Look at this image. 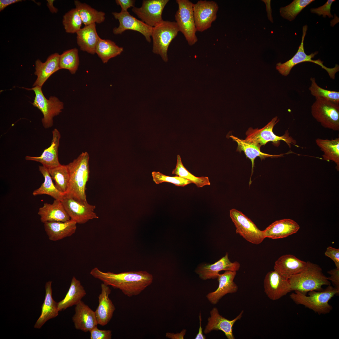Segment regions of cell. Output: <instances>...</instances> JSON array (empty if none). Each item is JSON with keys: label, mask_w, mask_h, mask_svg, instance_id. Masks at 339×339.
<instances>
[{"label": "cell", "mask_w": 339, "mask_h": 339, "mask_svg": "<svg viewBox=\"0 0 339 339\" xmlns=\"http://www.w3.org/2000/svg\"><path fill=\"white\" fill-rule=\"evenodd\" d=\"M77 43L81 50L91 54L95 53V48L100 37L95 24L85 26L76 33Z\"/></svg>", "instance_id": "obj_29"}, {"label": "cell", "mask_w": 339, "mask_h": 339, "mask_svg": "<svg viewBox=\"0 0 339 339\" xmlns=\"http://www.w3.org/2000/svg\"><path fill=\"white\" fill-rule=\"evenodd\" d=\"M52 137L51 145L44 150L39 157L26 156L25 159L39 162L48 169L59 166L60 164L58 157V149L60 144L61 134L56 128L52 131Z\"/></svg>", "instance_id": "obj_19"}, {"label": "cell", "mask_w": 339, "mask_h": 339, "mask_svg": "<svg viewBox=\"0 0 339 339\" xmlns=\"http://www.w3.org/2000/svg\"><path fill=\"white\" fill-rule=\"evenodd\" d=\"M41 221L66 222L71 219L61 201L55 199L52 204L45 203L39 209Z\"/></svg>", "instance_id": "obj_26"}, {"label": "cell", "mask_w": 339, "mask_h": 339, "mask_svg": "<svg viewBox=\"0 0 339 339\" xmlns=\"http://www.w3.org/2000/svg\"><path fill=\"white\" fill-rule=\"evenodd\" d=\"M59 56L60 55L58 53H55L48 56L44 62H42L39 59L36 61L34 74L37 76V78L33 87H42L51 75L60 70Z\"/></svg>", "instance_id": "obj_25"}, {"label": "cell", "mask_w": 339, "mask_h": 339, "mask_svg": "<svg viewBox=\"0 0 339 339\" xmlns=\"http://www.w3.org/2000/svg\"><path fill=\"white\" fill-rule=\"evenodd\" d=\"M123 51V48L117 45L114 41L100 37L95 48V53L104 63H107L111 58L120 55Z\"/></svg>", "instance_id": "obj_35"}, {"label": "cell", "mask_w": 339, "mask_h": 339, "mask_svg": "<svg viewBox=\"0 0 339 339\" xmlns=\"http://www.w3.org/2000/svg\"><path fill=\"white\" fill-rule=\"evenodd\" d=\"M101 288V292L98 297L99 304L95 312L98 324L104 326L111 319L116 308L109 298L111 290L108 285L103 283Z\"/></svg>", "instance_id": "obj_23"}, {"label": "cell", "mask_w": 339, "mask_h": 339, "mask_svg": "<svg viewBox=\"0 0 339 339\" xmlns=\"http://www.w3.org/2000/svg\"><path fill=\"white\" fill-rule=\"evenodd\" d=\"M311 84L309 88L311 94L316 100L322 99L339 104V92L326 90L319 86L314 78H311Z\"/></svg>", "instance_id": "obj_41"}, {"label": "cell", "mask_w": 339, "mask_h": 339, "mask_svg": "<svg viewBox=\"0 0 339 339\" xmlns=\"http://www.w3.org/2000/svg\"><path fill=\"white\" fill-rule=\"evenodd\" d=\"M89 332L91 339H111L112 338L111 331L100 330L97 326L93 328Z\"/></svg>", "instance_id": "obj_44"}, {"label": "cell", "mask_w": 339, "mask_h": 339, "mask_svg": "<svg viewBox=\"0 0 339 339\" xmlns=\"http://www.w3.org/2000/svg\"><path fill=\"white\" fill-rule=\"evenodd\" d=\"M172 174L188 180L192 183L195 184L197 187H202L206 185H210L211 184L208 177H197L190 172L183 165L181 157L179 155H177L176 167L173 170Z\"/></svg>", "instance_id": "obj_37"}, {"label": "cell", "mask_w": 339, "mask_h": 339, "mask_svg": "<svg viewBox=\"0 0 339 339\" xmlns=\"http://www.w3.org/2000/svg\"><path fill=\"white\" fill-rule=\"evenodd\" d=\"M115 19H118L119 25L118 27H115L113 32L115 35L121 34L125 30H131L141 33L145 37L147 41L151 42V37L153 27L139 20L131 15L128 12L121 11L112 13Z\"/></svg>", "instance_id": "obj_15"}, {"label": "cell", "mask_w": 339, "mask_h": 339, "mask_svg": "<svg viewBox=\"0 0 339 339\" xmlns=\"http://www.w3.org/2000/svg\"><path fill=\"white\" fill-rule=\"evenodd\" d=\"M315 142L317 145L323 152L322 155L324 160L333 161L336 164V169L339 170V138L328 140L316 139Z\"/></svg>", "instance_id": "obj_33"}, {"label": "cell", "mask_w": 339, "mask_h": 339, "mask_svg": "<svg viewBox=\"0 0 339 339\" xmlns=\"http://www.w3.org/2000/svg\"><path fill=\"white\" fill-rule=\"evenodd\" d=\"M61 201L71 219L77 223L83 224L90 220L99 218L94 212V205L80 202L65 195Z\"/></svg>", "instance_id": "obj_14"}, {"label": "cell", "mask_w": 339, "mask_h": 339, "mask_svg": "<svg viewBox=\"0 0 339 339\" xmlns=\"http://www.w3.org/2000/svg\"><path fill=\"white\" fill-rule=\"evenodd\" d=\"M169 1V0H144L141 7H134L132 11L142 21L153 27L164 20L162 12Z\"/></svg>", "instance_id": "obj_12"}, {"label": "cell", "mask_w": 339, "mask_h": 339, "mask_svg": "<svg viewBox=\"0 0 339 339\" xmlns=\"http://www.w3.org/2000/svg\"><path fill=\"white\" fill-rule=\"evenodd\" d=\"M152 174L153 180L156 184L167 182L174 184L176 186L184 187L192 183L188 180L177 175L170 176L156 171L153 172Z\"/></svg>", "instance_id": "obj_42"}, {"label": "cell", "mask_w": 339, "mask_h": 339, "mask_svg": "<svg viewBox=\"0 0 339 339\" xmlns=\"http://www.w3.org/2000/svg\"><path fill=\"white\" fill-rule=\"evenodd\" d=\"M21 1L22 0H0V11H2L10 4Z\"/></svg>", "instance_id": "obj_49"}, {"label": "cell", "mask_w": 339, "mask_h": 339, "mask_svg": "<svg viewBox=\"0 0 339 339\" xmlns=\"http://www.w3.org/2000/svg\"><path fill=\"white\" fill-rule=\"evenodd\" d=\"M325 255L334 262L336 268L339 269V249L331 246L328 247L325 252Z\"/></svg>", "instance_id": "obj_45"}, {"label": "cell", "mask_w": 339, "mask_h": 339, "mask_svg": "<svg viewBox=\"0 0 339 339\" xmlns=\"http://www.w3.org/2000/svg\"><path fill=\"white\" fill-rule=\"evenodd\" d=\"M51 283L50 281L46 283L45 297L41 306V314L34 326L35 328H40L48 320L56 317L58 314L57 303L52 297Z\"/></svg>", "instance_id": "obj_28"}, {"label": "cell", "mask_w": 339, "mask_h": 339, "mask_svg": "<svg viewBox=\"0 0 339 339\" xmlns=\"http://www.w3.org/2000/svg\"><path fill=\"white\" fill-rule=\"evenodd\" d=\"M236 272L225 271L223 274H219L217 277L219 282L217 289L206 295L207 299L211 303L213 304H216L226 294L234 293L237 292L238 286L234 281Z\"/></svg>", "instance_id": "obj_20"}, {"label": "cell", "mask_w": 339, "mask_h": 339, "mask_svg": "<svg viewBox=\"0 0 339 339\" xmlns=\"http://www.w3.org/2000/svg\"><path fill=\"white\" fill-rule=\"evenodd\" d=\"M306 268L288 279L292 291H298L306 295L312 291H320L323 285H331V282L318 265L307 261Z\"/></svg>", "instance_id": "obj_3"}, {"label": "cell", "mask_w": 339, "mask_h": 339, "mask_svg": "<svg viewBox=\"0 0 339 339\" xmlns=\"http://www.w3.org/2000/svg\"><path fill=\"white\" fill-rule=\"evenodd\" d=\"M186 330L183 329L179 333L175 334L173 333L167 332L166 333L165 336L167 338L171 339H183L184 338V336L186 333Z\"/></svg>", "instance_id": "obj_48"}, {"label": "cell", "mask_w": 339, "mask_h": 339, "mask_svg": "<svg viewBox=\"0 0 339 339\" xmlns=\"http://www.w3.org/2000/svg\"><path fill=\"white\" fill-rule=\"evenodd\" d=\"M339 104L317 99L311 107L313 117L325 128L339 130Z\"/></svg>", "instance_id": "obj_10"}, {"label": "cell", "mask_w": 339, "mask_h": 339, "mask_svg": "<svg viewBox=\"0 0 339 339\" xmlns=\"http://www.w3.org/2000/svg\"><path fill=\"white\" fill-rule=\"evenodd\" d=\"M307 29L308 26L307 25L303 26L301 42L296 53L291 59L285 62L277 63L276 65V69L281 75L286 76L289 74L292 68L295 65L303 62H310L320 66L327 72L331 78L334 79L336 73L339 71L338 65L336 64L333 68L327 67L323 65V62L320 59L315 60L312 59L318 53V51H315L309 55L305 53L304 42Z\"/></svg>", "instance_id": "obj_7"}, {"label": "cell", "mask_w": 339, "mask_h": 339, "mask_svg": "<svg viewBox=\"0 0 339 339\" xmlns=\"http://www.w3.org/2000/svg\"><path fill=\"white\" fill-rule=\"evenodd\" d=\"M86 293L79 280L73 276L69 290L64 299L57 303L58 311H61L76 305L85 296Z\"/></svg>", "instance_id": "obj_30"}, {"label": "cell", "mask_w": 339, "mask_h": 339, "mask_svg": "<svg viewBox=\"0 0 339 339\" xmlns=\"http://www.w3.org/2000/svg\"><path fill=\"white\" fill-rule=\"evenodd\" d=\"M47 5L50 11L52 13H56L58 11V9L53 5L54 0H47Z\"/></svg>", "instance_id": "obj_52"}, {"label": "cell", "mask_w": 339, "mask_h": 339, "mask_svg": "<svg viewBox=\"0 0 339 339\" xmlns=\"http://www.w3.org/2000/svg\"><path fill=\"white\" fill-rule=\"evenodd\" d=\"M294 291L289 296L296 304L303 305L319 315L326 314L331 311L333 308L329 301L335 295L339 294V291L331 285L322 291H309L308 296Z\"/></svg>", "instance_id": "obj_4"}, {"label": "cell", "mask_w": 339, "mask_h": 339, "mask_svg": "<svg viewBox=\"0 0 339 339\" xmlns=\"http://www.w3.org/2000/svg\"><path fill=\"white\" fill-rule=\"evenodd\" d=\"M90 274L103 283L119 289L129 297L140 294L153 282V275L146 271H130L115 273L104 272L97 267L93 269Z\"/></svg>", "instance_id": "obj_1"}, {"label": "cell", "mask_w": 339, "mask_h": 339, "mask_svg": "<svg viewBox=\"0 0 339 339\" xmlns=\"http://www.w3.org/2000/svg\"><path fill=\"white\" fill-rule=\"evenodd\" d=\"M178 9L175 15L179 31L184 36L188 44L191 46L198 41L194 19L193 4L188 0H176Z\"/></svg>", "instance_id": "obj_6"}, {"label": "cell", "mask_w": 339, "mask_h": 339, "mask_svg": "<svg viewBox=\"0 0 339 339\" xmlns=\"http://www.w3.org/2000/svg\"><path fill=\"white\" fill-rule=\"evenodd\" d=\"M264 292L273 301L277 300L292 291L288 279L274 270L268 272L263 281Z\"/></svg>", "instance_id": "obj_16"}, {"label": "cell", "mask_w": 339, "mask_h": 339, "mask_svg": "<svg viewBox=\"0 0 339 339\" xmlns=\"http://www.w3.org/2000/svg\"><path fill=\"white\" fill-rule=\"evenodd\" d=\"M42 87L36 86L27 90H32L35 96L33 105L40 110L43 115L41 122L43 127L46 129L52 127L53 118L59 115L64 108V104L57 97L51 96L49 99L46 98L42 91Z\"/></svg>", "instance_id": "obj_9"}, {"label": "cell", "mask_w": 339, "mask_h": 339, "mask_svg": "<svg viewBox=\"0 0 339 339\" xmlns=\"http://www.w3.org/2000/svg\"><path fill=\"white\" fill-rule=\"evenodd\" d=\"M39 170L43 175L44 180L40 186L33 191L34 196L46 194L52 197L55 199L62 201L65 194L60 191L56 187L48 169L44 166H39Z\"/></svg>", "instance_id": "obj_32"}, {"label": "cell", "mask_w": 339, "mask_h": 339, "mask_svg": "<svg viewBox=\"0 0 339 339\" xmlns=\"http://www.w3.org/2000/svg\"><path fill=\"white\" fill-rule=\"evenodd\" d=\"M238 261L232 262L228 257V253L217 261L211 264L202 265L196 270L200 278L203 280L215 279L222 271H237L240 267Z\"/></svg>", "instance_id": "obj_18"}, {"label": "cell", "mask_w": 339, "mask_h": 339, "mask_svg": "<svg viewBox=\"0 0 339 339\" xmlns=\"http://www.w3.org/2000/svg\"><path fill=\"white\" fill-rule=\"evenodd\" d=\"M335 1V0H328L322 6L317 8H311L310 12L312 13L317 14L319 16L322 15L324 18L326 17V16L329 18H333V16L331 13V7L332 3Z\"/></svg>", "instance_id": "obj_43"}, {"label": "cell", "mask_w": 339, "mask_h": 339, "mask_svg": "<svg viewBox=\"0 0 339 339\" xmlns=\"http://www.w3.org/2000/svg\"><path fill=\"white\" fill-rule=\"evenodd\" d=\"M179 32L178 26L175 21L163 20L153 27L151 35L153 52L159 55L165 62H167L169 46Z\"/></svg>", "instance_id": "obj_5"}, {"label": "cell", "mask_w": 339, "mask_h": 339, "mask_svg": "<svg viewBox=\"0 0 339 339\" xmlns=\"http://www.w3.org/2000/svg\"><path fill=\"white\" fill-rule=\"evenodd\" d=\"M266 5V10L268 19L272 22H273V19L272 15V10L271 8V0H262Z\"/></svg>", "instance_id": "obj_51"}, {"label": "cell", "mask_w": 339, "mask_h": 339, "mask_svg": "<svg viewBox=\"0 0 339 339\" xmlns=\"http://www.w3.org/2000/svg\"><path fill=\"white\" fill-rule=\"evenodd\" d=\"M314 0H294L289 4L279 9L281 16L289 21L294 20L306 6Z\"/></svg>", "instance_id": "obj_39"}, {"label": "cell", "mask_w": 339, "mask_h": 339, "mask_svg": "<svg viewBox=\"0 0 339 339\" xmlns=\"http://www.w3.org/2000/svg\"><path fill=\"white\" fill-rule=\"evenodd\" d=\"M78 51V49L74 48L66 51L60 55V69H67L71 74H75L79 64Z\"/></svg>", "instance_id": "obj_38"}, {"label": "cell", "mask_w": 339, "mask_h": 339, "mask_svg": "<svg viewBox=\"0 0 339 339\" xmlns=\"http://www.w3.org/2000/svg\"><path fill=\"white\" fill-rule=\"evenodd\" d=\"M44 223L49 239L52 241L71 236L77 228V223L71 219L66 222H48Z\"/></svg>", "instance_id": "obj_27"}, {"label": "cell", "mask_w": 339, "mask_h": 339, "mask_svg": "<svg viewBox=\"0 0 339 339\" xmlns=\"http://www.w3.org/2000/svg\"><path fill=\"white\" fill-rule=\"evenodd\" d=\"M74 3L85 26L95 23L100 24L105 20V13L104 12L97 11L89 5L81 3L78 0H75Z\"/></svg>", "instance_id": "obj_34"}, {"label": "cell", "mask_w": 339, "mask_h": 339, "mask_svg": "<svg viewBox=\"0 0 339 339\" xmlns=\"http://www.w3.org/2000/svg\"><path fill=\"white\" fill-rule=\"evenodd\" d=\"M330 276L327 277L328 280H330L333 287L339 291V269L336 268L327 272Z\"/></svg>", "instance_id": "obj_46"}, {"label": "cell", "mask_w": 339, "mask_h": 339, "mask_svg": "<svg viewBox=\"0 0 339 339\" xmlns=\"http://www.w3.org/2000/svg\"><path fill=\"white\" fill-rule=\"evenodd\" d=\"M243 313V310L234 319L229 320L220 315L217 308L213 307L210 311V316L208 318L204 333L207 334L213 331L220 330L223 332L227 339H234L233 327L235 322L242 317Z\"/></svg>", "instance_id": "obj_17"}, {"label": "cell", "mask_w": 339, "mask_h": 339, "mask_svg": "<svg viewBox=\"0 0 339 339\" xmlns=\"http://www.w3.org/2000/svg\"><path fill=\"white\" fill-rule=\"evenodd\" d=\"M229 137L234 141L237 143L238 146L237 151L240 152L241 151H244L246 157L249 158L251 161L252 170L251 174L249 183L250 185L251 184V178L253 173V168L254 167V160L256 157H259L261 159H262L267 157H279L282 156L284 154L277 155H271L264 153L261 151L260 149L261 147L257 145L247 142L245 139H240L232 135L230 136Z\"/></svg>", "instance_id": "obj_31"}, {"label": "cell", "mask_w": 339, "mask_h": 339, "mask_svg": "<svg viewBox=\"0 0 339 339\" xmlns=\"http://www.w3.org/2000/svg\"><path fill=\"white\" fill-rule=\"evenodd\" d=\"M199 328L198 330V333L197 334L195 339H205L206 338V336L203 335L202 331V328L201 325L202 317L201 312H200L199 313Z\"/></svg>", "instance_id": "obj_50"}, {"label": "cell", "mask_w": 339, "mask_h": 339, "mask_svg": "<svg viewBox=\"0 0 339 339\" xmlns=\"http://www.w3.org/2000/svg\"><path fill=\"white\" fill-rule=\"evenodd\" d=\"M62 24L65 31L67 33H76L81 29L83 23L76 8L71 9L64 14Z\"/></svg>", "instance_id": "obj_40"}, {"label": "cell", "mask_w": 339, "mask_h": 339, "mask_svg": "<svg viewBox=\"0 0 339 339\" xmlns=\"http://www.w3.org/2000/svg\"><path fill=\"white\" fill-rule=\"evenodd\" d=\"M135 1L133 0H116V2L117 5H120L121 11L127 12L128 8L134 7Z\"/></svg>", "instance_id": "obj_47"}, {"label": "cell", "mask_w": 339, "mask_h": 339, "mask_svg": "<svg viewBox=\"0 0 339 339\" xmlns=\"http://www.w3.org/2000/svg\"><path fill=\"white\" fill-rule=\"evenodd\" d=\"M299 229V225L294 220L283 219L274 222L263 232L265 238L276 239L285 238L295 234Z\"/></svg>", "instance_id": "obj_24"}, {"label": "cell", "mask_w": 339, "mask_h": 339, "mask_svg": "<svg viewBox=\"0 0 339 339\" xmlns=\"http://www.w3.org/2000/svg\"><path fill=\"white\" fill-rule=\"evenodd\" d=\"M56 188L61 192L66 193L69 180V173L67 165L61 164L56 167L48 169Z\"/></svg>", "instance_id": "obj_36"}, {"label": "cell", "mask_w": 339, "mask_h": 339, "mask_svg": "<svg viewBox=\"0 0 339 339\" xmlns=\"http://www.w3.org/2000/svg\"><path fill=\"white\" fill-rule=\"evenodd\" d=\"M89 155L82 152L72 162L67 165L69 180L65 196L83 203H88L85 191L89 177Z\"/></svg>", "instance_id": "obj_2"}, {"label": "cell", "mask_w": 339, "mask_h": 339, "mask_svg": "<svg viewBox=\"0 0 339 339\" xmlns=\"http://www.w3.org/2000/svg\"><path fill=\"white\" fill-rule=\"evenodd\" d=\"M72 320L75 328L84 332L89 331L98 324L95 311L81 300L76 305Z\"/></svg>", "instance_id": "obj_21"}, {"label": "cell", "mask_w": 339, "mask_h": 339, "mask_svg": "<svg viewBox=\"0 0 339 339\" xmlns=\"http://www.w3.org/2000/svg\"><path fill=\"white\" fill-rule=\"evenodd\" d=\"M193 9L197 31L202 32L210 28L216 19L218 6L215 1L201 0L193 4Z\"/></svg>", "instance_id": "obj_13"}, {"label": "cell", "mask_w": 339, "mask_h": 339, "mask_svg": "<svg viewBox=\"0 0 339 339\" xmlns=\"http://www.w3.org/2000/svg\"><path fill=\"white\" fill-rule=\"evenodd\" d=\"M307 262L300 260L295 256L286 254L279 257L275 261L274 270L283 277L288 279L306 267Z\"/></svg>", "instance_id": "obj_22"}, {"label": "cell", "mask_w": 339, "mask_h": 339, "mask_svg": "<svg viewBox=\"0 0 339 339\" xmlns=\"http://www.w3.org/2000/svg\"><path fill=\"white\" fill-rule=\"evenodd\" d=\"M279 121V119L276 116L262 128L253 129L251 127L249 128L246 132V137L245 140L260 147L265 145L269 142H272L277 145L281 140L285 142L290 148L291 144L296 146V141L289 136L288 131L281 136L275 135L273 132V128Z\"/></svg>", "instance_id": "obj_8"}, {"label": "cell", "mask_w": 339, "mask_h": 339, "mask_svg": "<svg viewBox=\"0 0 339 339\" xmlns=\"http://www.w3.org/2000/svg\"><path fill=\"white\" fill-rule=\"evenodd\" d=\"M230 216L236 228V233L247 241L258 245L266 238L263 230L259 229L252 221L241 212L232 209L230 210Z\"/></svg>", "instance_id": "obj_11"}]
</instances>
